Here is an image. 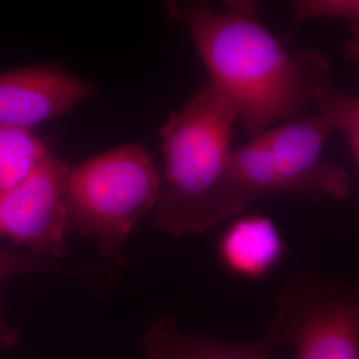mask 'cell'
Masks as SVG:
<instances>
[{
    "instance_id": "cell-1",
    "label": "cell",
    "mask_w": 359,
    "mask_h": 359,
    "mask_svg": "<svg viewBox=\"0 0 359 359\" xmlns=\"http://www.w3.org/2000/svg\"><path fill=\"white\" fill-rule=\"evenodd\" d=\"M184 23L209 81L257 136L301 115L332 80L329 59L317 50L289 52L261 22L256 1L231 0L217 11L205 3H168Z\"/></svg>"
},
{
    "instance_id": "cell-2",
    "label": "cell",
    "mask_w": 359,
    "mask_h": 359,
    "mask_svg": "<svg viewBox=\"0 0 359 359\" xmlns=\"http://www.w3.org/2000/svg\"><path fill=\"white\" fill-rule=\"evenodd\" d=\"M238 114L206 83L160 130L165 176L154 208L157 228L175 236L205 233L224 219L222 189Z\"/></svg>"
},
{
    "instance_id": "cell-3",
    "label": "cell",
    "mask_w": 359,
    "mask_h": 359,
    "mask_svg": "<svg viewBox=\"0 0 359 359\" xmlns=\"http://www.w3.org/2000/svg\"><path fill=\"white\" fill-rule=\"evenodd\" d=\"M163 180L142 145L116 147L71 168L69 228L95 236L100 253L117 259L130 231L154 210Z\"/></svg>"
},
{
    "instance_id": "cell-4",
    "label": "cell",
    "mask_w": 359,
    "mask_h": 359,
    "mask_svg": "<svg viewBox=\"0 0 359 359\" xmlns=\"http://www.w3.org/2000/svg\"><path fill=\"white\" fill-rule=\"evenodd\" d=\"M265 335L295 359H359V278L297 273L277 292Z\"/></svg>"
},
{
    "instance_id": "cell-5",
    "label": "cell",
    "mask_w": 359,
    "mask_h": 359,
    "mask_svg": "<svg viewBox=\"0 0 359 359\" xmlns=\"http://www.w3.org/2000/svg\"><path fill=\"white\" fill-rule=\"evenodd\" d=\"M69 170L62 158L51 154L25 181L1 193L0 234L27 246L34 256L65 257Z\"/></svg>"
},
{
    "instance_id": "cell-6",
    "label": "cell",
    "mask_w": 359,
    "mask_h": 359,
    "mask_svg": "<svg viewBox=\"0 0 359 359\" xmlns=\"http://www.w3.org/2000/svg\"><path fill=\"white\" fill-rule=\"evenodd\" d=\"M333 132L332 124L320 114L295 116L262 132L283 194H299L316 201L348 198L346 170L322 154Z\"/></svg>"
},
{
    "instance_id": "cell-7",
    "label": "cell",
    "mask_w": 359,
    "mask_h": 359,
    "mask_svg": "<svg viewBox=\"0 0 359 359\" xmlns=\"http://www.w3.org/2000/svg\"><path fill=\"white\" fill-rule=\"evenodd\" d=\"M96 93L95 86L55 63L0 72V126L31 129Z\"/></svg>"
},
{
    "instance_id": "cell-8",
    "label": "cell",
    "mask_w": 359,
    "mask_h": 359,
    "mask_svg": "<svg viewBox=\"0 0 359 359\" xmlns=\"http://www.w3.org/2000/svg\"><path fill=\"white\" fill-rule=\"evenodd\" d=\"M283 194L264 133L231 151L221 209L225 219L238 217L259 198Z\"/></svg>"
},
{
    "instance_id": "cell-9",
    "label": "cell",
    "mask_w": 359,
    "mask_h": 359,
    "mask_svg": "<svg viewBox=\"0 0 359 359\" xmlns=\"http://www.w3.org/2000/svg\"><path fill=\"white\" fill-rule=\"evenodd\" d=\"M285 252L283 237L266 216L238 217L221 237L218 253L228 269L248 278H258L273 269Z\"/></svg>"
},
{
    "instance_id": "cell-10",
    "label": "cell",
    "mask_w": 359,
    "mask_h": 359,
    "mask_svg": "<svg viewBox=\"0 0 359 359\" xmlns=\"http://www.w3.org/2000/svg\"><path fill=\"white\" fill-rule=\"evenodd\" d=\"M148 359H270L277 347L265 335L257 341L224 342L182 333L175 320L163 317L144 341Z\"/></svg>"
},
{
    "instance_id": "cell-11",
    "label": "cell",
    "mask_w": 359,
    "mask_h": 359,
    "mask_svg": "<svg viewBox=\"0 0 359 359\" xmlns=\"http://www.w3.org/2000/svg\"><path fill=\"white\" fill-rule=\"evenodd\" d=\"M50 154L31 129L0 126V194L25 181Z\"/></svg>"
},
{
    "instance_id": "cell-12",
    "label": "cell",
    "mask_w": 359,
    "mask_h": 359,
    "mask_svg": "<svg viewBox=\"0 0 359 359\" xmlns=\"http://www.w3.org/2000/svg\"><path fill=\"white\" fill-rule=\"evenodd\" d=\"M318 114L346 137L359 170V96L338 90L333 80L323 84L314 96Z\"/></svg>"
},
{
    "instance_id": "cell-13",
    "label": "cell",
    "mask_w": 359,
    "mask_h": 359,
    "mask_svg": "<svg viewBox=\"0 0 359 359\" xmlns=\"http://www.w3.org/2000/svg\"><path fill=\"white\" fill-rule=\"evenodd\" d=\"M314 19H339L359 27V0H297L292 3L290 32Z\"/></svg>"
},
{
    "instance_id": "cell-14",
    "label": "cell",
    "mask_w": 359,
    "mask_h": 359,
    "mask_svg": "<svg viewBox=\"0 0 359 359\" xmlns=\"http://www.w3.org/2000/svg\"><path fill=\"white\" fill-rule=\"evenodd\" d=\"M29 273H56V274H75L81 276V271L71 270L55 265L46 258L15 253L0 246V286L6 280L19 274Z\"/></svg>"
},
{
    "instance_id": "cell-15",
    "label": "cell",
    "mask_w": 359,
    "mask_h": 359,
    "mask_svg": "<svg viewBox=\"0 0 359 359\" xmlns=\"http://www.w3.org/2000/svg\"><path fill=\"white\" fill-rule=\"evenodd\" d=\"M342 51L347 62L359 65V27L350 28V36L345 40Z\"/></svg>"
}]
</instances>
